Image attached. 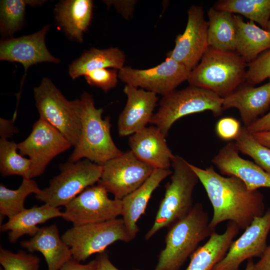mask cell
Instances as JSON below:
<instances>
[{
    "mask_svg": "<svg viewBox=\"0 0 270 270\" xmlns=\"http://www.w3.org/2000/svg\"><path fill=\"white\" fill-rule=\"evenodd\" d=\"M206 190L213 208L210 226L213 230L223 222L236 223L244 230L254 220L265 212L262 194L251 190L234 176H224L210 166L202 169L190 164Z\"/></svg>",
    "mask_w": 270,
    "mask_h": 270,
    "instance_id": "obj_1",
    "label": "cell"
},
{
    "mask_svg": "<svg viewBox=\"0 0 270 270\" xmlns=\"http://www.w3.org/2000/svg\"><path fill=\"white\" fill-rule=\"evenodd\" d=\"M18 144L0 138V172L2 176L18 175L29 178L31 160L18 152Z\"/></svg>",
    "mask_w": 270,
    "mask_h": 270,
    "instance_id": "obj_32",
    "label": "cell"
},
{
    "mask_svg": "<svg viewBox=\"0 0 270 270\" xmlns=\"http://www.w3.org/2000/svg\"><path fill=\"white\" fill-rule=\"evenodd\" d=\"M170 180L165 186V192L161 200L154 222L146 234V240L157 232L186 216L194 204L193 192L199 181L190 163L181 156L175 155L172 161Z\"/></svg>",
    "mask_w": 270,
    "mask_h": 270,
    "instance_id": "obj_5",
    "label": "cell"
},
{
    "mask_svg": "<svg viewBox=\"0 0 270 270\" xmlns=\"http://www.w3.org/2000/svg\"><path fill=\"white\" fill-rule=\"evenodd\" d=\"M266 30L270 32V20H269V22H268V24H267Z\"/></svg>",
    "mask_w": 270,
    "mask_h": 270,
    "instance_id": "obj_46",
    "label": "cell"
},
{
    "mask_svg": "<svg viewBox=\"0 0 270 270\" xmlns=\"http://www.w3.org/2000/svg\"><path fill=\"white\" fill-rule=\"evenodd\" d=\"M92 8L91 0H62L54 9L56 19L70 39L82 42L91 22Z\"/></svg>",
    "mask_w": 270,
    "mask_h": 270,
    "instance_id": "obj_24",
    "label": "cell"
},
{
    "mask_svg": "<svg viewBox=\"0 0 270 270\" xmlns=\"http://www.w3.org/2000/svg\"><path fill=\"white\" fill-rule=\"evenodd\" d=\"M62 214L58 208L46 204L41 206H34L8 218V220L0 226V230L8 231V240L14 244L24 234L34 236L40 228L37 225L52 218L62 217Z\"/></svg>",
    "mask_w": 270,
    "mask_h": 270,
    "instance_id": "obj_25",
    "label": "cell"
},
{
    "mask_svg": "<svg viewBox=\"0 0 270 270\" xmlns=\"http://www.w3.org/2000/svg\"><path fill=\"white\" fill-rule=\"evenodd\" d=\"M190 72L182 64L166 58L160 64L148 69L139 70L124 66L118 70V78L127 85L140 87L164 96L188 80Z\"/></svg>",
    "mask_w": 270,
    "mask_h": 270,
    "instance_id": "obj_13",
    "label": "cell"
},
{
    "mask_svg": "<svg viewBox=\"0 0 270 270\" xmlns=\"http://www.w3.org/2000/svg\"><path fill=\"white\" fill-rule=\"evenodd\" d=\"M170 169L155 168L147 180L138 188L122 200V218L132 240L139 231L137 222L144 214L148 201L154 190L167 176L171 175Z\"/></svg>",
    "mask_w": 270,
    "mask_h": 270,
    "instance_id": "obj_21",
    "label": "cell"
},
{
    "mask_svg": "<svg viewBox=\"0 0 270 270\" xmlns=\"http://www.w3.org/2000/svg\"><path fill=\"white\" fill-rule=\"evenodd\" d=\"M252 135L260 144L270 149V130L256 132Z\"/></svg>",
    "mask_w": 270,
    "mask_h": 270,
    "instance_id": "obj_44",
    "label": "cell"
},
{
    "mask_svg": "<svg viewBox=\"0 0 270 270\" xmlns=\"http://www.w3.org/2000/svg\"><path fill=\"white\" fill-rule=\"evenodd\" d=\"M208 30V22L205 19L203 8L192 6L188 10L185 30L176 36L174 48L166 54V58L192 71L209 47Z\"/></svg>",
    "mask_w": 270,
    "mask_h": 270,
    "instance_id": "obj_14",
    "label": "cell"
},
{
    "mask_svg": "<svg viewBox=\"0 0 270 270\" xmlns=\"http://www.w3.org/2000/svg\"><path fill=\"white\" fill-rule=\"evenodd\" d=\"M41 191L37 183L32 178H23L20 186L16 190L7 188L0 184V214L8 218L23 210L26 198L31 194H36Z\"/></svg>",
    "mask_w": 270,
    "mask_h": 270,
    "instance_id": "obj_31",
    "label": "cell"
},
{
    "mask_svg": "<svg viewBox=\"0 0 270 270\" xmlns=\"http://www.w3.org/2000/svg\"><path fill=\"white\" fill-rule=\"evenodd\" d=\"M240 122L232 117L220 119L216 124V132L218 136L224 140H236L240 132Z\"/></svg>",
    "mask_w": 270,
    "mask_h": 270,
    "instance_id": "obj_37",
    "label": "cell"
},
{
    "mask_svg": "<svg viewBox=\"0 0 270 270\" xmlns=\"http://www.w3.org/2000/svg\"><path fill=\"white\" fill-rule=\"evenodd\" d=\"M0 264L4 270H38L40 260L24 250L14 253L1 247Z\"/></svg>",
    "mask_w": 270,
    "mask_h": 270,
    "instance_id": "obj_34",
    "label": "cell"
},
{
    "mask_svg": "<svg viewBox=\"0 0 270 270\" xmlns=\"http://www.w3.org/2000/svg\"><path fill=\"white\" fill-rule=\"evenodd\" d=\"M250 134L270 130V111L260 118L252 124L246 127Z\"/></svg>",
    "mask_w": 270,
    "mask_h": 270,
    "instance_id": "obj_38",
    "label": "cell"
},
{
    "mask_svg": "<svg viewBox=\"0 0 270 270\" xmlns=\"http://www.w3.org/2000/svg\"><path fill=\"white\" fill-rule=\"evenodd\" d=\"M72 146L56 128L40 118L33 124L30 135L18 144L20 154L31 160L29 178L43 174L54 158Z\"/></svg>",
    "mask_w": 270,
    "mask_h": 270,
    "instance_id": "obj_12",
    "label": "cell"
},
{
    "mask_svg": "<svg viewBox=\"0 0 270 270\" xmlns=\"http://www.w3.org/2000/svg\"><path fill=\"white\" fill-rule=\"evenodd\" d=\"M50 26L48 24L34 34L0 41V60L19 62L24 68L22 85L30 66L42 62L54 64L60 62L59 59L50 52L45 44L46 36Z\"/></svg>",
    "mask_w": 270,
    "mask_h": 270,
    "instance_id": "obj_16",
    "label": "cell"
},
{
    "mask_svg": "<svg viewBox=\"0 0 270 270\" xmlns=\"http://www.w3.org/2000/svg\"><path fill=\"white\" fill-rule=\"evenodd\" d=\"M20 244L29 252H40L45 258L48 270H60L72 258L70 248L60 236L56 224L40 228L34 236L22 241Z\"/></svg>",
    "mask_w": 270,
    "mask_h": 270,
    "instance_id": "obj_22",
    "label": "cell"
},
{
    "mask_svg": "<svg viewBox=\"0 0 270 270\" xmlns=\"http://www.w3.org/2000/svg\"><path fill=\"white\" fill-rule=\"evenodd\" d=\"M125 60L124 52L118 48L112 47L102 50L92 48L70 65L68 74L74 80L98 69L112 68L120 70L124 66Z\"/></svg>",
    "mask_w": 270,
    "mask_h": 270,
    "instance_id": "obj_27",
    "label": "cell"
},
{
    "mask_svg": "<svg viewBox=\"0 0 270 270\" xmlns=\"http://www.w3.org/2000/svg\"><path fill=\"white\" fill-rule=\"evenodd\" d=\"M59 166L60 173L36 194L38 200L56 208L65 206L86 188L98 182L102 171V166L88 159L68 160Z\"/></svg>",
    "mask_w": 270,
    "mask_h": 270,
    "instance_id": "obj_8",
    "label": "cell"
},
{
    "mask_svg": "<svg viewBox=\"0 0 270 270\" xmlns=\"http://www.w3.org/2000/svg\"><path fill=\"white\" fill-rule=\"evenodd\" d=\"M222 104L223 98L212 92L190 86L163 96L150 123L158 127L166 137L178 120L206 110L212 112L215 116H220L224 111Z\"/></svg>",
    "mask_w": 270,
    "mask_h": 270,
    "instance_id": "obj_6",
    "label": "cell"
},
{
    "mask_svg": "<svg viewBox=\"0 0 270 270\" xmlns=\"http://www.w3.org/2000/svg\"><path fill=\"white\" fill-rule=\"evenodd\" d=\"M61 238L70 248L72 258L79 262L94 254L104 252L108 246L116 241L128 242L132 240L122 218L74 226Z\"/></svg>",
    "mask_w": 270,
    "mask_h": 270,
    "instance_id": "obj_9",
    "label": "cell"
},
{
    "mask_svg": "<svg viewBox=\"0 0 270 270\" xmlns=\"http://www.w3.org/2000/svg\"><path fill=\"white\" fill-rule=\"evenodd\" d=\"M270 232V208L261 216L256 218L242 234L233 240L224 257L212 270H238L246 260L260 258L268 246Z\"/></svg>",
    "mask_w": 270,
    "mask_h": 270,
    "instance_id": "obj_15",
    "label": "cell"
},
{
    "mask_svg": "<svg viewBox=\"0 0 270 270\" xmlns=\"http://www.w3.org/2000/svg\"><path fill=\"white\" fill-rule=\"evenodd\" d=\"M46 0H2L0 2V32L2 35L12 38L24 23L27 5L38 6Z\"/></svg>",
    "mask_w": 270,
    "mask_h": 270,
    "instance_id": "obj_30",
    "label": "cell"
},
{
    "mask_svg": "<svg viewBox=\"0 0 270 270\" xmlns=\"http://www.w3.org/2000/svg\"><path fill=\"white\" fill-rule=\"evenodd\" d=\"M248 64L236 52L209 46L188 81L190 86L209 90L224 98L246 81Z\"/></svg>",
    "mask_w": 270,
    "mask_h": 270,
    "instance_id": "obj_4",
    "label": "cell"
},
{
    "mask_svg": "<svg viewBox=\"0 0 270 270\" xmlns=\"http://www.w3.org/2000/svg\"><path fill=\"white\" fill-rule=\"evenodd\" d=\"M239 152L236 143L229 142L219 150L212 162L222 175L237 177L250 190L270 188V174L256 163L242 158Z\"/></svg>",
    "mask_w": 270,
    "mask_h": 270,
    "instance_id": "obj_17",
    "label": "cell"
},
{
    "mask_svg": "<svg viewBox=\"0 0 270 270\" xmlns=\"http://www.w3.org/2000/svg\"><path fill=\"white\" fill-rule=\"evenodd\" d=\"M34 94L40 118L56 128L75 146L82 127L80 100H66L48 78H44L34 88Z\"/></svg>",
    "mask_w": 270,
    "mask_h": 270,
    "instance_id": "obj_7",
    "label": "cell"
},
{
    "mask_svg": "<svg viewBox=\"0 0 270 270\" xmlns=\"http://www.w3.org/2000/svg\"><path fill=\"white\" fill-rule=\"evenodd\" d=\"M108 194L98 184L88 187L65 206L62 217L74 226L117 218L122 213V200L110 199Z\"/></svg>",
    "mask_w": 270,
    "mask_h": 270,
    "instance_id": "obj_11",
    "label": "cell"
},
{
    "mask_svg": "<svg viewBox=\"0 0 270 270\" xmlns=\"http://www.w3.org/2000/svg\"><path fill=\"white\" fill-rule=\"evenodd\" d=\"M248 66L246 76L247 84L255 86L270 79V50L260 54Z\"/></svg>",
    "mask_w": 270,
    "mask_h": 270,
    "instance_id": "obj_35",
    "label": "cell"
},
{
    "mask_svg": "<svg viewBox=\"0 0 270 270\" xmlns=\"http://www.w3.org/2000/svg\"><path fill=\"white\" fill-rule=\"evenodd\" d=\"M236 24V52L248 64L264 52L270 50V32L254 22H245L234 15Z\"/></svg>",
    "mask_w": 270,
    "mask_h": 270,
    "instance_id": "obj_26",
    "label": "cell"
},
{
    "mask_svg": "<svg viewBox=\"0 0 270 270\" xmlns=\"http://www.w3.org/2000/svg\"><path fill=\"white\" fill-rule=\"evenodd\" d=\"M97 266L96 259L86 264H81L72 258L66 262L60 270H96Z\"/></svg>",
    "mask_w": 270,
    "mask_h": 270,
    "instance_id": "obj_39",
    "label": "cell"
},
{
    "mask_svg": "<svg viewBox=\"0 0 270 270\" xmlns=\"http://www.w3.org/2000/svg\"><path fill=\"white\" fill-rule=\"evenodd\" d=\"M0 270H4V268L2 269V268H0Z\"/></svg>",
    "mask_w": 270,
    "mask_h": 270,
    "instance_id": "obj_47",
    "label": "cell"
},
{
    "mask_svg": "<svg viewBox=\"0 0 270 270\" xmlns=\"http://www.w3.org/2000/svg\"><path fill=\"white\" fill-rule=\"evenodd\" d=\"M98 266L96 270H120L110 260L108 254L104 252L97 257Z\"/></svg>",
    "mask_w": 270,
    "mask_h": 270,
    "instance_id": "obj_41",
    "label": "cell"
},
{
    "mask_svg": "<svg viewBox=\"0 0 270 270\" xmlns=\"http://www.w3.org/2000/svg\"><path fill=\"white\" fill-rule=\"evenodd\" d=\"M81 131L68 161L88 159L102 166L122 154L110 134V118H102L103 109L96 108L91 94L84 92L80 98Z\"/></svg>",
    "mask_w": 270,
    "mask_h": 270,
    "instance_id": "obj_3",
    "label": "cell"
},
{
    "mask_svg": "<svg viewBox=\"0 0 270 270\" xmlns=\"http://www.w3.org/2000/svg\"><path fill=\"white\" fill-rule=\"evenodd\" d=\"M270 106V81L257 87L242 84L223 98V110L230 108L238 109L245 127L264 116Z\"/></svg>",
    "mask_w": 270,
    "mask_h": 270,
    "instance_id": "obj_20",
    "label": "cell"
},
{
    "mask_svg": "<svg viewBox=\"0 0 270 270\" xmlns=\"http://www.w3.org/2000/svg\"><path fill=\"white\" fill-rule=\"evenodd\" d=\"M240 229L236 223L230 221L222 234L214 232L206 242L190 256L185 270H212L226 256Z\"/></svg>",
    "mask_w": 270,
    "mask_h": 270,
    "instance_id": "obj_23",
    "label": "cell"
},
{
    "mask_svg": "<svg viewBox=\"0 0 270 270\" xmlns=\"http://www.w3.org/2000/svg\"><path fill=\"white\" fill-rule=\"evenodd\" d=\"M234 15L211 8L208 12L210 47L224 52H236V24Z\"/></svg>",
    "mask_w": 270,
    "mask_h": 270,
    "instance_id": "obj_28",
    "label": "cell"
},
{
    "mask_svg": "<svg viewBox=\"0 0 270 270\" xmlns=\"http://www.w3.org/2000/svg\"><path fill=\"white\" fill-rule=\"evenodd\" d=\"M100 184L114 198L122 200L141 186L155 169L130 151L109 160L102 166Z\"/></svg>",
    "mask_w": 270,
    "mask_h": 270,
    "instance_id": "obj_10",
    "label": "cell"
},
{
    "mask_svg": "<svg viewBox=\"0 0 270 270\" xmlns=\"http://www.w3.org/2000/svg\"><path fill=\"white\" fill-rule=\"evenodd\" d=\"M234 142L240 152L250 156L255 163L270 174V149L257 142L245 126L242 127Z\"/></svg>",
    "mask_w": 270,
    "mask_h": 270,
    "instance_id": "obj_33",
    "label": "cell"
},
{
    "mask_svg": "<svg viewBox=\"0 0 270 270\" xmlns=\"http://www.w3.org/2000/svg\"><path fill=\"white\" fill-rule=\"evenodd\" d=\"M166 138L158 127L146 126L129 138L130 150L154 168L170 169L175 155L168 147Z\"/></svg>",
    "mask_w": 270,
    "mask_h": 270,
    "instance_id": "obj_19",
    "label": "cell"
},
{
    "mask_svg": "<svg viewBox=\"0 0 270 270\" xmlns=\"http://www.w3.org/2000/svg\"><path fill=\"white\" fill-rule=\"evenodd\" d=\"M130 1V0H106L104 2H104L107 4L108 6L112 4L114 5L118 12L121 13L124 17L128 18L130 14H132L134 4L136 3L135 1H132L130 4L127 6H125L129 3Z\"/></svg>",
    "mask_w": 270,
    "mask_h": 270,
    "instance_id": "obj_40",
    "label": "cell"
},
{
    "mask_svg": "<svg viewBox=\"0 0 270 270\" xmlns=\"http://www.w3.org/2000/svg\"><path fill=\"white\" fill-rule=\"evenodd\" d=\"M254 266L256 270H270V244Z\"/></svg>",
    "mask_w": 270,
    "mask_h": 270,
    "instance_id": "obj_43",
    "label": "cell"
},
{
    "mask_svg": "<svg viewBox=\"0 0 270 270\" xmlns=\"http://www.w3.org/2000/svg\"><path fill=\"white\" fill-rule=\"evenodd\" d=\"M210 222L203 206L195 204L186 216L168 228L164 248L153 270H180L200 244L215 231L210 226Z\"/></svg>",
    "mask_w": 270,
    "mask_h": 270,
    "instance_id": "obj_2",
    "label": "cell"
},
{
    "mask_svg": "<svg viewBox=\"0 0 270 270\" xmlns=\"http://www.w3.org/2000/svg\"><path fill=\"white\" fill-rule=\"evenodd\" d=\"M87 83L107 92L116 86L118 73L116 69L104 68L88 72L84 75Z\"/></svg>",
    "mask_w": 270,
    "mask_h": 270,
    "instance_id": "obj_36",
    "label": "cell"
},
{
    "mask_svg": "<svg viewBox=\"0 0 270 270\" xmlns=\"http://www.w3.org/2000/svg\"><path fill=\"white\" fill-rule=\"evenodd\" d=\"M124 92L127 101L118 121L120 136H131L146 127L158 100L156 94L126 84Z\"/></svg>",
    "mask_w": 270,
    "mask_h": 270,
    "instance_id": "obj_18",
    "label": "cell"
},
{
    "mask_svg": "<svg viewBox=\"0 0 270 270\" xmlns=\"http://www.w3.org/2000/svg\"><path fill=\"white\" fill-rule=\"evenodd\" d=\"M244 270H256L252 258L248 260Z\"/></svg>",
    "mask_w": 270,
    "mask_h": 270,
    "instance_id": "obj_45",
    "label": "cell"
},
{
    "mask_svg": "<svg viewBox=\"0 0 270 270\" xmlns=\"http://www.w3.org/2000/svg\"><path fill=\"white\" fill-rule=\"evenodd\" d=\"M0 131L1 138L6 139L12 136L16 130L14 126L13 120H8L0 118Z\"/></svg>",
    "mask_w": 270,
    "mask_h": 270,
    "instance_id": "obj_42",
    "label": "cell"
},
{
    "mask_svg": "<svg viewBox=\"0 0 270 270\" xmlns=\"http://www.w3.org/2000/svg\"><path fill=\"white\" fill-rule=\"evenodd\" d=\"M214 8L240 14L266 30L270 20V0H220Z\"/></svg>",
    "mask_w": 270,
    "mask_h": 270,
    "instance_id": "obj_29",
    "label": "cell"
}]
</instances>
